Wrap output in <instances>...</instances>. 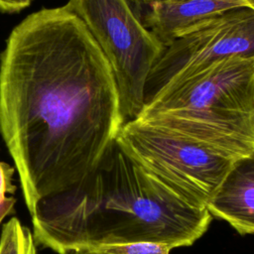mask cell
Here are the masks:
<instances>
[{
	"instance_id": "13",
	"label": "cell",
	"mask_w": 254,
	"mask_h": 254,
	"mask_svg": "<svg viewBox=\"0 0 254 254\" xmlns=\"http://www.w3.org/2000/svg\"><path fill=\"white\" fill-rule=\"evenodd\" d=\"M63 254H101V253H95V252H90V251H67Z\"/></svg>"
},
{
	"instance_id": "11",
	"label": "cell",
	"mask_w": 254,
	"mask_h": 254,
	"mask_svg": "<svg viewBox=\"0 0 254 254\" xmlns=\"http://www.w3.org/2000/svg\"><path fill=\"white\" fill-rule=\"evenodd\" d=\"M172 249L170 245L164 243L137 242L103 246L89 251L101 254H170Z\"/></svg>"
},
{
	"instance_id": "12",
	"label": "cell",
	"mask_w": 254,
	"mask_h": 254,
	"mask_svg": "<svg viewBox=\"0 0 254 254\" xmlns=\"http://www.w3.org/2000/svg\"><path fill=\"white\" fill-rule=\"evenodd\" d=\"M26 8L23 0H0V11L13 13Z\"/></svg>"
},
{
	"instance_id": "10",
	"label": "cell",
	"mask_w": 254,
	"mask_h": 254,
	"mask_svg": "<svg viewBox=\"0 0 254 254\" xmlns=\"http://www.w3.org/2000/svg\"><path fill=\"white\" fill-rule=\"evenodd\" d=\"M15 168L0 160V224L4 218L14 212L16 198L13 194L17 187L13 184Z\"/></svg>"
},
{
	"instance_id": "15",
	"label": "cell",
	"mask_w": 254,
	"mask_h": 254,
	"mask_svg": "<svg viewBox=\"0 0 254 254\" xmlns=\"http://www.w3.org/2000/svg\"><path fill=\"white\" fill-rule=\"evenodd\" d=\"M32 1H33V0H23V2H24V4H25L26 7H28V6L31 4Z\"/></svg>"
},
{
	"instance_id": "2",
	"label": "cell",
	"mask_w": 254,
	"mask_h": 254,
	"mask_svg": "<svg viewBox=\"0 0 254 254\" xmlns=\"http://www.w3.org/2000/svg\"><path fill=\"white\" fill-rule=\"evenodd\" d=\"M33 236L58 254L98 247L156 242L192 245L212 220L144 172L114 143L74 185L41 198Z\"/></svg>"
},
{
	"instance_id": "7",
	"label": "cell",
	"mask_w": 254,
	"mask_h": 254,
	"mask_svg": "<svg viewBox=\"0 0 254 254\" xmlns=\"http://www.w3.org/2000/svg\"><path fill=\"white\" fill-rule=\"evenodd\" d=\"M136 3L144 25L165 47L214 17L248 8L242 0H136Z\"/></svg>"
},
{
	"instance_id": "6",
	"label": "cell",
	"mask_w": 254,
	"mask_h": 254,
	"mask_svg": "<svg viewBox=\"0 0 254 254\" xmlns=\"http://www.w3.org/2000/svg\"><path fill=\"white\" fill-rule=\"evenodd\" d=\"M254 57V10L227 11L171 42L153 66L145 104L168 86L231 58Z\"/></svg>"
},
{
	"instance_id": "9",
	"label": "cell",
	"mask_w": 254,
	"mask_h": 254,
	"mask_svg": "<svg viewBox=\"0 0 254 254\" xmlns=\"http://www.w3.org/2000/svg\"><path fill=\"white\" fill-rule=\"evenodd\" d=\"M0 254H37L32 231L16 216L2 226Z\"/></svg>"
},
{
	"instance_id": "8",
	"label": "cell",
	"mask_w": 254,
	"mask_h": 254,
	"mask_svg": "<svg viewBox=\"0 0 254 254\" xmlns=\"http://www.w3.org/2000/svg\"><path fill=\"white\" fill-rule=\"evenodd\" d=\"M206 209L239 234L254 233V153L235 160Z\"/></svg>"
},
{
	"instance_id": "14",
	"label": "cell",
	"mask_w": 254,
	"mask_h": 254,
	"mask_svg": "<svg viewBox=\"0 0 254 254\" xmlns=\"http://www.w3.org/2000/svg\"><path fill=\"white\" fill-rule=\"evenodd\" d=\"M249 9L254 10V0H242Z\"/></svg>"
},
{
	"instance_id": "4",
	"label": "cell",
	"mask_w": 254,
	"mask_h": 254,
	"mask_svg": "<svg viewBox=\"0 0 254 254\" xmlns=\"http://www.w3.org/2000/svg\"><path fill=\"white\" fill-rule=\"evenodd\" d=\"M105 57L118 89L124 124L145 105L148 76L166 47L144 25L136 0H67Z\"/></svg>"
},
{
	"instance_id": "1",
	"label": "cell",
	"mask_w": 254,
	"mask_h": 254,
	"mask_svg": "<svg viewBox=\"0 0 254 254\" xmlns=\"http://www.w3.org/2000/svg\"><path fill=\"white\" fill-rule=\"evenodd\" d=\"M124 125L113 72L62 7L27 16L0 56V134L26 206L83 179Z\"/></svg>"
},
{
	"instance_id": "5",
	"label": "cell",
	"mask_w": 254,
	"mask_h": 254,
	"mask_svg": "<svg viewBox=\"0 0 254 254\" xmlns=\"http://www.w3.org/2000/svg\"><path fill=\"white\" fill-rule=\"evenodd\" d=\"M115 142L144 172L197 208H206L237 160L138 119L125 123Z\"/></svg>"
},
{
	"instance_id": "3",
	"label": "cell",
	"mask_w": 254,
	"mask_h": 254,
	"mask_svg": "<svg viewBox=\"0 0 254 254\" xmlns=\"http://www.w3.org/2000/svg\"><path fill=\"white\" fill-rule=\"evenodd\" d=\"M231 158L254 153V57L231 58L172 84L138 117Z\"/></svg>"
}]
</instances>
